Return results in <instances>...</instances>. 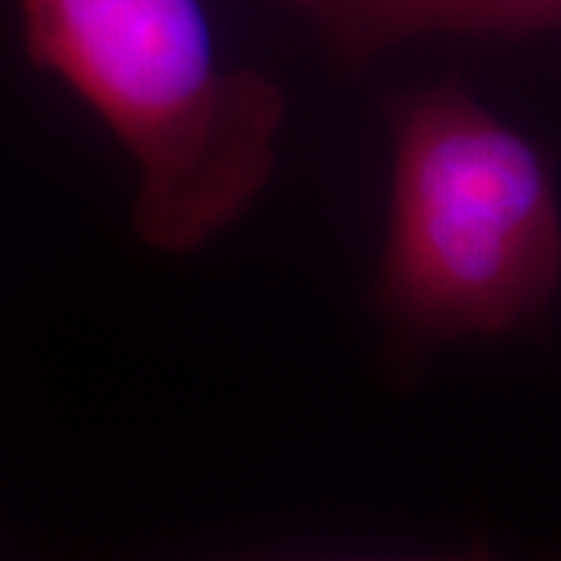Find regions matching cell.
Returning a JSON list of instances; mask_svg holds the SVG:
<instances>
[{"label": "cell", "mask_w": 561, "mask_h": 561, "mask_svg": "<svg viewBox=\"0 0 561 561\" xmlns=\"http://www.w3.org/2000/svg\"><path fill=\"white\" fill-rule=\"evenodd\" d=\"M25 54L88 103L138 165L135 231L194 253L272 181L287 98L225 69L201 0H20Z\"/></svg>", "instance_id": "cell-1"}, {"label": "cell", "mask_w": 561, "mask_h": 561, "mask_svg": "<svg viewBox=\"0 0 561 561\" xmlns=\"http://www.w3.org/2000/svg\"><path fill=\"white\" fill-rule=\"evenodd\" d=\"M381 309L415 337H502L561 287V209L530 140L459 84L390 110Z\"/></svg>", "instance_id": "cell-2"}, {"label": "cell", "mask_w": 561, "mask_h": 561, "mask_svg": "<svg viewBox=\"0 0 561 561\" xmlns=\"http://www.w3.org/2000/svg\"><path fill=\"white\" fill-rule=\"evenodd\" d=\"M309 22L334 57L368 62L431 35L522 38L561 28V0H280Z\"/></svg>", "instance_id": "cell-3"}, {"label": "cell", "mask_w": 561, "mask_h": 561, "mask_svg": "<svg viewBox=\"0 0 561 561\" xmlns=\"http://www.w3.org/2000/svg\"><path fill=\"white\" fill-rule=\"evenodd\" d=\"M440 561H496V559H490V556H481V552H478V556H468V559H440ZM556 561H561V559H556Z\"/></svg>", "instance_id": "cell-4"}]
</instances>
